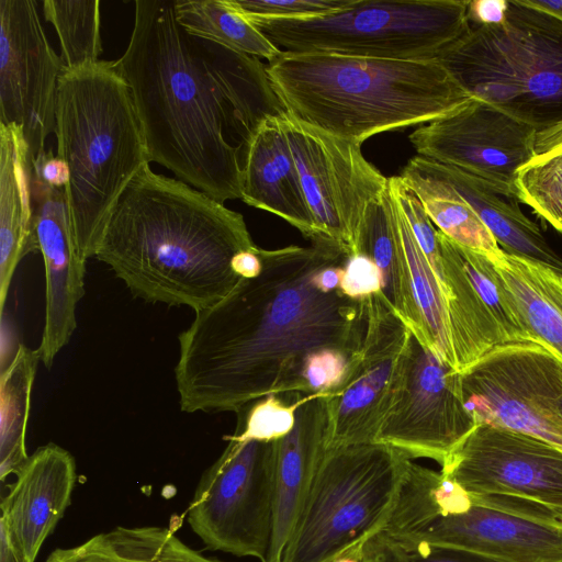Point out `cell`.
<instances>
[{"mask_svg":"<svg viewBox=\"0 0 562 562\" xmlns=\"http://www.w3.org/2000/svg\"><path fill=\"white\" fill-rule=\"evenodd\" d=\"M262 270L241 278L179 337L175 378L184 413H237L269 394L303 393L308 358L324 349L350 358L363 333V303L314 282L323 268L345 263L330 239L308 247L259 248Z\"/></svg>","mask_w":562,"mask_h":562,"instance_id":"cell-1","label":"cell"},{"mask_svg":"<svg viewBox=\"0 0 562 562\" xmlns=\"http://www.w3.org/2000/svg\"><path fill=\"white\" fill-rule=\"evenodd\" d=\"M126 49L114 63L127 82L149 162L224 203L241 199L261 123L285 111L259 58L189 33L175 0H136Z\"/></svg>","mask_w":562,"mask_h":562,"instance_id":"cell-2","label":"cell"},{"mask_svg":"<svg viewBox=\"0 0 562 562\" xmlns=\"http://www.w3.org/2000/svg\"><path fill=\"white\" fill-rule=\"evenodd\" d=\"M256 247L240 213L147 164L117 200L94 257L135 297L196 313L234 290V257Z\"/></svg>","mask_w":562,"mask_h":562,"instance_id":"cell-3","label":"cell"},{"mask_svg":"<svg viewBox=\"0 0 562 562\" xmlns=\"http://www.w3.org/2000/svg\"><path fill=\"white\" fill-rule=\"evenodd\" d=\"M266 66L285 113L358 145L380 133L425 125L473 99L437 59L282 52Z\"/></svg>","mask_w":562,"mask_h":562,"instance_id":"cell-4","label":"cell"},{"mask_svg":"<svg viewBox=\"0 0 562 562\" xmlns=\"http://www.w3.org/2000/svg\"><path fill=\"white\" fill-rule=\"evenodd\" d=\"M57 156L80 258L94 257L122 192L149 157L127 82L113 61L64 69L56 102Z\"/></svg>","mask_w":562,"mask_h":562,"instance_id":"cell-5","label":"cell"},{"mask_svg":"<svg viewBox=\"0 0 562 562\" xmlns=\"http://www.w3.org/2000/svg\"><path fill=\"white\" fill-rule=\"evenodd\" d=\"M437 60L472 97L531 125L562 123V16L507 0L498 23L471 25Z\"/></svg>","mask_w":562,"mask_h":562,"instance_id":"cell-6","label":"cell"},{"mask_svg":"<svg viewBox=\"0 0 562 562\" xmlns=\"http://www.w3.org/2000/svg\"><path fill=\"white\" fill-rule=\"evenodd\" d=\"M409 461L376 442L326 449L280 562H330L382 532Z\"/></svg>","mask_w":562,"mask_h":562,"instance_id":"cell-7","label":"cell"},{"mask_svg":"<svg viewBox=\"0 0 562 562\" xmlns=\"http://www.w3.org/2000/svg\"><path fill=\"white\" fill-rule=\"evenodd\" d=\"M468 0H353L305 20L247 19L281 52L431 60L471 29Z\"/></svg>","mask_w":562,"mask_h":562,"instance_id":"cell-8","label":"cell"},{"mask_svg":"<svg viewBox=\"0 0 562 562\" xmlns=\"http://www.w3.org/2000/svg\"><path fill=\"white\" fill-rule=\"evenodd\" d=\"M441 474L480 504L562 527V450L530 435L476 425Z\"/></svg>","mask_w":562,"mask_h":562,"instance_id":"cell-9","label":"cell"},{"mask_svg":"<svg viewBox=\"0 0 562 562\" xmlns=\"http://www.w3.org/2000/svg\"><path fill=\"white\" fill-rule=\"evenodd\" d=\"M202 473L187 521L205 547L266 562L272 535L276 441L226 437Z\"/></svg>","mask_w":562,"mask_h":562,"instance_id":"cell-10","label":"cell"},{"mask_svg":"<svg viewBox=\"0 0 562 562\" xmlns=\"http://www.w3.org/2000/svg\"><path fill=\"white\" fill-rule=\"evenodd\" d=\"M476 425L539 438L562 450V360L536 342L505 345L460 372Z\"/></svg>","mask_w":562,"mask_h":562,"instance_id":"cell-11","label":"cell"},{"mask_svg":"<svg viewBox=\"0 0 562 562\" xmlns=\"http://www.w3.org/2000/svg\"><path fill=\"white\" fill-rule=\"evenodd\" d=\"M362 303L360 347L325 393V449L374 442L401 386L411 329L381 294Z\"/></svg>","mask_w":562,"mask_h":562,"instance_id":"cell-12","label":"cell"},{"mask_svg":"<svg viewBox=\"0 0 562 562\" xmlns=\"http://www.w3.org/2000/svg\"><path fill=\"white\" fill-rule=\"evenodd\" d=\"M283 127L319 235L356 252L367 206L389 187L361 153V145L311 127L288 113Z\"/></svg>","mask_w":562,"mask_h":562,"instance_id":"cell-13","label":"cell"},{"mask_svg":"<svg viewBox=\"0 0 562 562\" xmlns=\"http://www.w3.org/2000/svg\"><path fill=\"white\" fill-rule=\"evenodd\" d=\"M475 427L463 402L460 372L411 330L401 386L374 442L409 460L427 458L441 465Z\"/></svg>","mask_w":562,"mask_h":562,"instance_id":"cell-14","label":"cell"},{"mask_svg":"<svg viewBox=\"0 0 562 562\" xmlns=\"http://www.w3.org/2000/svg\"><path fill=\"white\" fill-rule=\"evenodd\" d=\"M0 124L22 128L32 160L55 133L65 64L47 40L35 1L0 0Z\"/></svg>","mask_w":562,"mask_h":562,"instance_id":"cell-15","label":"cell"},{"mask_svg":"<svg viewBox=\"0 0 562 562\" xmlns=\"http://www.w3.org/2000/svg\"><path fill=\"white\" fill-rule=\"evenodd\" d=\"M536 137L531 125L473 98L458 111L422 125L408 139L418 156L513 193L516 173L536 155Z\"/></svg>","mask_w":562,"mask_h":562,"instance_id":"cell-16","label":"cell"},{"mask_svg":"<svg viewBox=\"0 0 562 562\" xmlns=\"http://www.w3.org/2000/svg\"><path fill=\"white\" fill-rule=\"evenodd\" d=\"M438 240V281L446 300L457 371L465 370L495 348L532 342L491 260L439 231Z\"/></svg>","mask_w":562,"mask_h":562,"instance_id":"cell-17","label":"cell"},{"mask_svg":"<svg viewBox=\"0 0 562 562\" xmlns=\"http://www.w3.org/2000/svg\"><path fill=\"white\" fill-rule=\"evenodd\" d=\"M30 187L46 281L45 324L37 350L40 360L50 368L76 329V307L85 294L86 262L76 246L65 189L44 183L32 170Z\"/></svg>","mask_w":562,"mask_h":562,"instance_id":"cell-18","label":"cell"},{"mask_svg":"<svg viewBox=\"0 0 562 562\" xmlns=\"http://www.w3.org/2000/svg\"><path fill=\"white\" fill-rule=\"evenodd\" d=\"M390 538L461 548L504 562L562 559V527L474 503L463 513L432 516Z\"/></svg>","mask_w":562,"mask_h":562,"instance_id":"cell-19","label":"cell"},{"mask_svg":"<svg viewBox=\"0 0 562 562\" xmlns=\"http://www.w3.org/2000/svg\"><path fill=\"white\" fill-rule=\"evenodd\" d=\"M14 474L0 505V535L20 562H35L71 503L76 461L69 451L48 442L29 456Z\"/></svg>","mask_w":562,"mask_h":562,"instance_id":"cell-20","label":"cell"},{"mask_svg":"<svg viewBox=\"0 0 562 562\" xmlns=\"http://www.w3.org/2000/svg\"><path fill=\"white\" fill-rule=\"evenodd\" d=\"M325 393L302 394L292 430L277 440L272 535L266 562H280L325 452Z\"/></svg>","mask_w":562,"mask_h":562,"instance_id":"cell-21","label":"cell"},{"mask_svg":"<svg viewBox=\"0 0 562 562\" xmlns=\"http://www.w3.org/2000/svg\"><path fill=\"white\" fill-rule=\"evenodd\" d=\"M282 115L266 119L252 139L241 200L286 221L313 243L324 237L317 232L307 204Z\"/></svg>","mask_w":562,"mask_h":562,"instance_id":"cell-22","label":"cell"},{"mask_svg":"<svg viewBox=\"0 0 562 562\" xmlns=\"http://www.w3.org/2000/svg\"><path fill=\"white\" fill-rule=\"evenodd\" d=\"M418 158L428 171L448 182L471 205L504 252L562 274V257L548 244L538 225L522 213L514 193L458 168Z\"/></svg>","mask_w":562,"mask_h":562,"instance_id":"cell-23","label":"cell"},{"mask_svg":"<svg viewBox=\"0 0 562 562\" xmlns=\"http://www.w3.org/2000/svg\"><path fill=\"white\" fill-rule=\"evenodd\" d=\"M32 161L20 126L0 124V308L22 258L38 250L30 175Z\"/></svg>","mask_w":562,"mask_h":562,"instance_id":"cell-24","label":"cell"},{"mask_svg":"<svg viewBox=\"0 0 562 562\" xmlns=\"http://www.w3.org/2000/svg\"><path fill=\"white\" fill-rule=\"evenodd\" d=\"M487 258L532 342L562 360V274L503 250Z\"/></svg>","mask_w":562,"mask_h":562,"instance_id":"cell-25","label":"cell"},{"mask_svg":"<svg viewBox=\"0 0 562 562\" xmlns=\"http://www.w3.org/2000/svg\"><path fill=\"white\" fill-rule=\"evenodd\" d=\"M177 526H117L68 548H56L45 562H224L190 548Z\"/></svg>","mask_w":562,"mask_h":562,"instance_id":"cell-26","label":"cell"},{"mask_svg":"<svg viewBox=\"0 0 562 562\" xmlns=\"http://www.w3.org/2000/svg\"><path fill=\"white\" fill-rule=\"evenodd\" d=\"M398 176L418 196L432 224L448 238L487 257L502 251L471 205L448 182L428 171L418 156L411 158Z\"/></svg>","mask_w":562,"mask_h":562,"instance_id":"cell-27","label":"cell"},{"mask_svg":"<svg viewBox=\"0 0 562 562\" xmlns=\"http://www.w3.org/2000/svg\"><path fill=\"white\" fill-rule=\"evenodd\" d=\"M356 252L368 256L381 274V295L407 323L408 304L395 200L387 189L366 209ZM407 325V324H406Z\"/></svg>","mask_w":562,"mask_h":562,"instance_id":"cell-28","label":"cell"},{"mask_svg":"<svg viewBox=\"0 0 562 562\" xmlns=\"http://www.w3.org/2000/svg\"><path fill=\"white\" fill-rule=\"evenodd\" d=\"M38 350L20 345L12 361L1 370L0 479L14 474L29 456L25 448L31 391Z\"/></svg>","mask_w":562,"mask_h":562,"instance_id":"cell-29","label":"cell"},{"mask_svg":"<svg viewBox=\"0 0 562 562\" xmlns=\"http://www.w3.org/2000/svg\"><path fill=\"white\" fill-rule=\"evenodd\" d=\"M178 22L191 34L268 61L282 52L227 0H175Z\"/></svg>","mask_w":562,"mask_h":562,"instance_id":"cell-30","label":"cell"},{"mask_svg":"<svg viewBox=\"0 0 562 562\" xmlns=\"http://www.w3.org/2000/svg\"><path fill=\"white\" fill-rule=\"evenodd\" d=\"M43 13L57 33L66 68L99 60L102 53L99 0H45Z\"/></svg>","mask_w":562,"mask_h":562,"instance_id":"cell-31","label":"cell"},{"mask_svg":"<svg viewBox=\"0 0 562 562\" xmlns=\"http://www.w3.org/2000/svg\"><path fill=\"white\" fill-rule=\"evenodd\" d=\"M513 193L562 234V146L535 155L521 167Z\"/></svg>","mask_w":562,"mask_h":562,"instance_id":"cell-32","label":"cell"},{"mask_svg":"<svg viewBox=\"0 0 562 562\" xmlns=\"http://www.w3.org/2000/svg\"><path fill=\"white\" fill-rule=\"evenodd\" d=\"M303 393L269 394L237 413L233 437L241 440L276 441L286 436L295 424V413Z\"/></svg>","mask_w":562,"mask_h":562,"instance_id":"cell-33","label":"cell"},{"mask_svg":"<svg viewBox=\"0 0 562 562\" xmlns=\"http://www.w3.org/2000/svg\"><path fill=\"white\" fill-rule=\"evenodd\" d=\"M246 19L305 20L349 7L353 0H227Z\"/></svg>","mask_w":562,"mask_h":562,"instance_id":"cell-34","label":"cell"},{"mask_svg":"<svg viewBox=\"0 0 562 562\" xmlns=\"http://www.w3.org/2000/svg\"><path fill=\"white\" fill-rule=\"evenodd\" d=\"M389 186L416 243L438 279L441 268L438 229L435 228L418 196L403 182L400 176L390 177Z\"/></svg>","mask_w":562,"mask_h":562,"instance_id":"cell-35","label":"cell"},{"mask_svg":"<svg viewBox=\"0 0 562 562\" xmlns=\"http://www.w3.org/2000/svg\"><path fill=\"white\" fill-rule=\"evenodd\" d=\"M350 357L344 351L324 349L312 355L303 373L304 394L326 393L342 379Z\"/></svg>","mask_w":562,"mask_h":562,"instance_id":"cell-36","label":"cell"},{"mask_svg":"<svg viewBox=\"0 0 562 562\" xmlns=\"http://www.w3.org/2000/svg\"><path fill=\"white\" fill-rule=\"evenodd\" d=\"M339 289L347 297L357 301L380 294V271L368 256L361 252L348 255Z\"/></svg>","mask_w":562,"mask_h":562,"instance_id":"cell-37","label":"cell"},{"mask_svg":"<svg viewBox=\"0 0 562 562\" xmlns=\"http://www.w3.org/2000/svg\"><path fill=\"white\" fill-rule=\"evenodd\" d=\"M393 541L397 547L400 562H504L456 547L394 539Z\"/></svg>","mask_w":562,"mask_h":562,"instance_id":"cell-38","label":"cell"},{"mask_svg":"<svg viewBox=\"0 0 562 562\" xmlns=\"http://www.w3.org/2000/svg\"><path fill=\"white\" fill-rule=\"evenodd\" d=\"M32 161V173L44 183L65 189L68 182V169L64 160L52 150L43 151Z\"/></svg>","mask_w":562,"mask_h":562,"instance_id":"cell-39","label":"cell"},{"mask_svg":"<svg viewBox=\"0 0 562 562\" xmlns=\"http://www.w3.org/2000/svg\"><path fill=\"white\" fill-rule=\"evenodd\" d=\"M361 562H400L397 547L392 538L380 532L363 543Z\"/></svg>","mask_w":562,"mask_h":562,"instance_id":"cell-40","label":"cell"},{"mask_svg":"<svg viewBox=\"0 0 562 562\" xmlns=\"http://www.w3.org/2000/svg\"><path fill=\"white\" fill-rule=\"evenodd\" d=\"M507 0H474L469 2L468 18L471 25L493 24L503 20Z\"/></svg>","mask_w":562,"mask_h":562,"instance_id":"cell-41","label":"cell"},{"mask_svg":"<svg viewBox=\"0 0 562 562\" xmlns=\"http://www.w3.org/2000/svg\"><path fill=\"white\" fill-rule=\"evenodd\" d=\"M259 247L238 252L233 259V269L240 278H256L262 270V261L258 252Z\"/></svg>","mask_w":562,"mask_h":562,"instance_id":"cell-42","label":"cell"},{"mask_svg":"<svg viewBox=\"0 0 562 562\" xmlns=\"http://www.w3.org/2000/svg\"><path fill=\"white\" fill-rule=\"evenodd\" d=\"M344 265L345 263H337L323 268L314 277L315 285L324 292L339 290L344 273Z\"/></svg>","mask_w":562,"mask_h":562,"instance_id":"cell-43","label":"cell"},{"mask_svg":"<svg viewBox=\"0 0 562 562\" xmlns=\"http://www.w3.org/2000/svg\"><path fill=\"white\" fill-rule=\"evenodd\" d=\"M562 146V123L538 133L536 137V155Z\"/></svg>","mask_w":562,"mask_h":562,"instance_id":"cell-44","label":"cell"},{"mask_svg":"<svg viewBox=\"0 0 562 562\" xmlns=\"http://www.w3.org/2000/svg\"><path fill=\"white\" fill-rule=\"evenodd\" d=\"M0 562H20L3 535H0Z\"/></svg>","mask_w":562,"mask_h":562,"instance_id":"cell-45","label":"cell"},{"mask_svg":"<svg viewBox=\"0 0 562 562\" xmlns=\"http://www.w3.org/2000/svg\"><path fill=\"white\" fill-rule=\"evenodd\" d=\"M532 2L552 13H555L560 16H562V0H553V1H547V0H532Z\"/></svg>","mask_w":562,"mask_h":562,"instance_id":"cell-46","label":"cell"},{"mask_svg":"<svg viewBox=\"0 0 562 562\" xmlns=\"http://www.w3.org/2000/svg\"><path fill=\"white\" fill-rule=\"evenodd\" d=\"M363 546V544H362ZM362 546L351 550L350 552L330 561V562H361Z\"/></svg>","mask_w":562,"mask_h":562,"instance_id":"cell-47","label":"cell"},{"mask_svg":"<svg viewBox=\"0 0 562 562\" xmlns=\"http://www.w3.org/2000/svg\"><path fill=\"white\" fill-rule=\"evenodd\" d=\"M552 562H562V559H560V560H555V561H552Z\"/></svg>","mask_w":562,"mask_h":562,"instance_id":"cell-48","label":"cell"}]
</instances>
